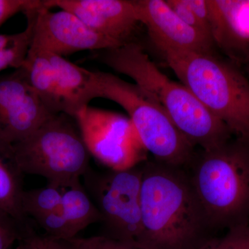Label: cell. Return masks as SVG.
<instances>
[{
	"mask_svg": "<svg viewBox=\"0 0 249 249\" xmlns=\"http://www.w3.org/2000/svg\"><path fill=\"white\" fill-rule=\"evenodd\" d=\"M22 69L31 88L52 114L65 113L56 75L48 52L31 47Z\"/></svg>",
	"mask_w": 249,
	"mask_h": 249,
	"instance_id": "15",
	"label": "cell"
},
{
	"mask_svg": "<svg viewBox=\"0 0 249 249\" xmlns=\"http://www.w3.org/2000/svg\"><path fill=\"white\" fill-rule=\"evenodd\" d=\"M188 1L198 20L200 22L203 27L206 29V30L212 37L211 25H210V14L207 0H188Z\"/></svg>",
	"mask_w": 249,
	"mask_h": 249,
	"instance_id": "26",
	"label": "cell"
},
{
	"mask_svg": "<svg viewBox=\"0 0 249 249\" xmlns=\"http://www.w3.org/2000/svg\"><path fill=\"white\" fill-rule=\"evenodd\" d=\"M196 249H249V223L228 229L222 237H211Z\"/></svg>",
	"mask_w": 249,
	"mask_h": 249,
	"instance_id": "20",
	"label": "cell"
},
{
	"mask_svg": "<svg viewBox=\"0 0 249 249\" xmlns=\"http://www.w3.org/2000/svg\"><path fill=\"white\" fill-rule=\"evenodd\" d=\"M75 119L90 156L108 169H129L147 160L148 152L128 116L89 106Z\"/></svg>",
	"mask_w": 249,
	"mask_h": 249,
	"instance_id": "8",
	"label": "cell"
},
{
	"mask_svg": "<svg viewBox=\"0 0 249 249\" xmlns=\"http://www.w3.org/2000/svg\"><path fill=\"white\" fill-rule=\"evenodd\" d=\"M142 233L137 249H196L211 227L183 168L142 163Z\"/></svg>",
	"mask_w": 249,
	"mask_h": 249,
	"instance_id": "1",
	"label": "cell"
},
{
	"mask_svg": "<svg viewBox=\"0 0 249 249\" xmlns=\"http://www.w3.org/2000/svg\"><path fill=\"white\" fill-rule=\"evenodd\" d=\"M78 249H137L104 235L71 239Z\"/></svg>",
	"mask_w": 249,
	"mask_h": 249,
	"instance_id": "23",
	"label": "cell"
},
{
	"mask_svg": "<svg viewBox=\"0 0 249 249\" xmlns=\"http://www.w3.org/2000/svg\"><path fill=\"white\" fill-rule=\"evenodd\" d=\"M246 66H247V76H248L249 78V63L248 65H246Z\"/></svg>",
	"mask_w": 249,
	"mask_h": 249,
	"instance_id": "28",
	"label": "cell"
},
{
	"mask_svg": "<svg viewBox=\"0 0 249 249\" xmlns=\"http://www.w3.org/2000/svg\"><path fill=\"white\" fill-rule=\"evenodd\" d=\"M94 58L133 80L160 105L193 147L210 151L235 138L229 127L213 115L184 85L160 71L138 42L99 51Z\"/></svg>",
	"mask_w": 249,
	"mask_h": 249,
	"instance_id": "2",
	"label": "cell"
},
{
	"mask_svg": "<svg viewBox=\"0 0 249 249\" xmlns=\"http://www.w3.org/2000/svg\"><path fill=\"white\" fill-rule=\"evenodd\" d=\"M105 37L124 45L134 42L139 22L132 0H50Z\"/></svg>",
	"mask_w": 249,
	"mask_h": 249,
	"instance_id": "12",
	"label": "cell"
},
{
	"mask_svg": "<svg viewBox=\"0 0 249 249\" xmlns=\"http://www.w3.org/2000/svg\"><path fill=\"white\" fill-rule=\"evenodd\" d=\"M60 209L74 237L85 228L102 221L96 205L80 179L63 185Z\"/></svg>",
	"mask_w": 249,
	"mask_h": 249,
	"instance_id": "17",
	"label": "cell"
},
{
	"mask_svg": "<svg viewBox=\"0 0 249 249\" xmlns=\"http://www.w3.org/2000/svg\"><path fill=\"white\" fill-rule=\"evenodd\" d=\"M31 227H26L0 209V249H10L19 242Z\"/></svg>",
	"mask_w": 249,
	"mask_h": 249,
	"instance_id": "21",
	"label": "cell"
},
{
	"mask_svg": "<svg viewBox=\"0 0 249 249\" xmlns=\"http://www.w3.org/2000/svg\"><path fill=\"white\" fill-rule=\"evenodd\" d=\"M190 176L213 230L249 223V143L236 138L195 155Z\"/></svg>",
	"mask_w": 249,
	"mask_h": 249,
	"instance_id": "4",
	"label": "cell"
},
{
	"mask_svg": "<svg viewBox=\"0 0 249 249\" xmlns=\"http://www.w3.org/2000/svg\"><path fill=\"white\" fill-rule=\"evenodd\" d=\"M141 24L160 52L215 54L213 41L183 22L165 0H132Z\"/></svg>",
	"mask_w": 249,
	"mask_h": 249,
	"instance_id": "11",
	"label": "cell"
},
{
	"mask_svg": "<svg viewBox=\"0 0 249 249\" xmlns=\"http://www.w3.org/2000/svg\"><path fill=\"white\" fill-rule=\"evenodd\" d=\"M16 249H38L24 235V237L18 242Z\"/></svg>",
	"mask_w": 249,
	"mask_h": 249,
	"instance_id": "27",
	"label": "cell"
},
{
	"mask_svg": "<svg viewBox=\"0 0 249 249\" xmlns=\"http://www.w3.org/2000/svg\"><path fill=\"white\" fill-rule=\"evenodd\" d=\"M52 115L31 88L22 67L0 76V142L16 145Z\"/></svg>",
	"mask_w": 249,
	"mask_h": 249,
	"instance_id": "10",
	"label": "cell"
},
{
	"mask_svg": "<svg viewBox=\"0 0 249 249\" xmlns=\"http://www.w3.org/2000/svg\"><path fill=\"white\" fill-rule=\"evenodd\" d=\"M142 163L99 173L89 168L83 176L85 188L102 217L104 236L136 249L142 233Z\"/></svg>",
	"mask_w": 249,
	"mask_h": 249,
	"instance_id": "7",
	"label": "cell"
},
{
	"mask_svg": "<svg viewBox=\"0 0 249 249\" xmlns=\"http://www.w3.org/2000/svg\"><path fill=\"white\" fill-rule=\"evenodd\" d=\"M31 8L24 11L27 19L26 29L21 32L20 37L14 44L0 50V72L9 68L15 70L22 67L29 52L34 31V17Z\"/></svg>",
	"mask_w": 249,
	"mask_h": 249,
	"instance_id": "19",
	"label": "cell"
},
{
	"mask_svg": "<svg viewBox=\"0 0 249 249\" xmlns=\"http://www.w3.org/2000/svg\"><path fill=\"white\" fill-rule=\"evenodd\" d=\"M37 0H0V26L19 12L35 6Z\"/></svg>",
	"mask_w": 249,
	"mask_h": 249,
	"instance_id": "25",
	"label": "cell"
},
{
	"mask_svg": "<svg viewBox=\"0 0 249 249\" xmlns=\"http://www.w3.org/2000/svg\"><path fill=\"white\" fill-rule=\"evenodd\" d=\"M25 236L38 249H78L71 240H62L45 235H40L33 230L27 232Z\"/></svg>",
	"mask_w": 249,
	"mask_h": 249,
	"instance_id": "24",
	"label": "cell"
},
{
	"mask_svg": "<svg viewBox=\"0 0 249 249\" xmlns=\"http://www.w3.org/2000/svg\"><path fill=\"white\" fill-rule=\"evenodd\" d=\"M12 146L0 142V209L9 213L24 227H29L23 213V175Z\"/></svg>",
	"mask_w": 249,
	"mask_h": 249,
	"instance_id": "16",
	"label": "cell"
},
{
	"mask_svg": "<svg viewBox=\"0 0 249 249\" xmlns=\"http://www.w3.org/2000/svg\"><path fill=\"white\" fill-rule=\"evenodd\" d=\"M49 0L32 9L34 31L31 47L66 56L85 50L103 51L123 46L98 34L69 11H50Z\"/></svg>",
	"mask_w": 249,
	"mask_h": 249,
	"instance_id": "9",
	"label": "cell"
},
{
	"mask_svg": "<svg viewBox=\"0 0 249 249\" xmlns=\"http://www.w3.org/2000/svg\"><path fill=\"white\" fill-rule=\"evenodd\" d=\"M12 147L23 173L42 177L51 184L80 179L90 168V155L76 119L65 113L51 116Z\"/></svg>",
	"mask_w": 249,
	"mask_h": 249,
	"instance_id": "6",
	"label": "cell"
},
{
	"mask_svg": "<svg viewBox=\"0 0 249 249\" xmlns=\"http://www.w3.org/2000/svg\"><path fill=\"white\" fill-rule=\"evenodd\" d=\"M161 53L181 83L235 138L249 143V78L240 67L216 53Z\"/></svg>",
	"mask_w": 249,
	"mask_h": 249,
	"instance_id": "3",
	"label": "cell"
},
{
	"mask_svg": "<svg viewBox=\"0 0 249 249\" xmlns=\"http://www.w3.org/2000/svg\"><path fill=\"white\" fill-rule=\"evenodd\" d=\"M96 75L98 98L124 108L145 150L155 160L180 168L191 164L196 155L195 147L160 105L135 83L107 72L96 71Z\"/></svg>",
	"mask_w": 249,
	"mask_h": 249,
	"instance_id": "5",
	"label": "cell"
},
{
	"mask_svg": "<svg viewBox=\"0 0 249 249\" xmlns=\"http://www.w3.org/2000/svg\"><path fill=\"white\" fill-rule=\"evenodd\" d=\"M62 193L63 186L51 183L43 188L24 190L22 197L23 213L27 219L32 218L36 222L61 206Z\"/></svg>",
	"mask_w": 249,
	"mask_h": 249,
	"instance_id": "18",
	"label": "cell"
},
{
	"mask_svg": "<svg viewBox=\"0 0 249 249\" xmlns=\"http://www.w3.org/2000/svg\"><path fill=\"white\" fill-rule=\"evenodd\" d=\"M174 12L177 14L183 22L187 25L194 29L197 32L200 33L208 38L213 40L209 33L203 27L202 24L198 20L196 15L193 13L188 0H165Z\"/></svg>",
	"mask_w": 249,
	"mask_h": 249,
	"instance_id": "22",
	"label": "cell"
},
{
	"mask_svg": "<svg viewBox=\"0 0 249 249\" xmlns=\"http://www.w3.org/2000/svg\"><path fill=\"white\" fill-rule=\"evenodd\" d=\"M216 48L237 66L249 63V0H207Z\"/></svg>",
	"mask_w": 249,
	"mask_h": 249,
	"instance_id": "13",
	"label": "cell"
},
{
	"mask_svg": "<svg viewBox=\"0 0 249 249\" xmlns=\"http://www.w3.org/2000/svg\"><path fill=\"white\" fill-rule=\"evenodd\" d=\"M49 55L65 104V114L75 117L81 109L89 106L91 100L98 98L96 71L78 66L64 57Z\"/></svg>",
	"mask_w": 249,
	"mask_h": 249,
	"instance_id": "14",
	"label": "cell"
}]
</instances>
